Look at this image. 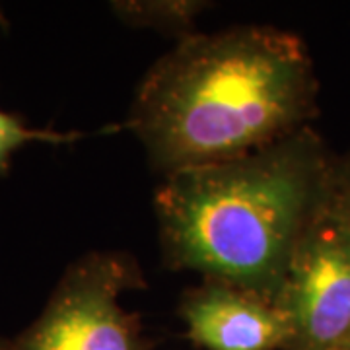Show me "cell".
<instances>
[{"label":"cell","mask_w":350,"mask_h":350,"mask_svg":"<svg viewBox=\"0 0 350 350\" xmlns=\"http://www.w3.org/2000/svg\"><path fill=\"white\" fill-rule=\"evenodd\" d=\"M78 138H80L78 133H59V131L27 126L18 117L0 109V174L8 167L14 154L29 142L63 144Z\"/></svg>","instance_id":"7"},{"label":"cell","mask_w":350,"mask_h":350,"mask_svg":"<svg viewBox=\"0 0 350 350\" xmlns=\"http://www.w3.org/2000/svg\"><path fill=\"white\" fill-rule=\"evenodd\" d=\"M342 350H350V338H349V342L345 345V349H342Z\"/></svg>","instance_id":"9"},{"label":"cell","mask_w":350,"mask_h":350,"mask_svg":"<svg viewBox=\"0 0 350 350\" xmlns=\"http://www.w3.org/2000/svg\"><path fill=\"white\" fill-rule=\"evenodd\" d=\"M187 337L206 350H284L290 329L271 298L220 280H204L181 301Z\"/></svg>","instance_id":"5"},{"label":"cell","mask_w":350,"mask_h":350,"mask_svg":"<svg viewBox=\"0 0 350 350\" xmlns=\"http://www.w3.org/2000/svg\"><path fill=\"white\" fill-rule=\"evenodd\" d=\"M276 304L284 350H342L350 338V191L335 183L294 253Z\"/></svg>","instance_id":"3"},{"label":"cell","mask_w":350,"mask_h":350,"mask_svg":"<svg viewBox=\"0 0 350 350\" xmlns=\"http://www.w3.org/2000/svg\"><path fill=\"white\" fill-rule=\"evenodd\" d=\"M113 14L126 25L150 27L181 39L193 36V24L206 2L200 0H125L111 2Z\"/></svg>","instance_id":"6"},{"label":"cell","mask_w":350,"mask_h":350,"mask_svg":"<svg viewBox=\"0 0 350 350\" xmlns=\"http://www.w3.org/2000/svg\"><path fill=\"white\" fill-rule=\"evenodd\" d=\"M312 59L292 33L238 25L179 39L144 76L126 129L163 175L238 158L300 129Z\"/></svg>","instance_id":"1"},{"label":"cell","mask_w":350,"mask_h":350,"mask_svg":"<svg viewBox=\"0 0 350 350\" xmlns=\"http://www.w3.org/2000/svg\"><path fill=\"white\" fill-rule=\"evenodd\" d=\"M133 276L121 255H88L63 276L38 321L0 350H148L138 319L121 304Z\"/></svg>","instance_id":"4"},{"label":"cell","mask_w":350,"mask_h":350,"mask_svg":"<svg viewBox=\"0 0 350 350\" xmlns=\"http://www.w3.org/2000/svg\"><path fill=\"white\" fill-rule=\"evenodd\" d=\"M335 175L308 126L238 158L163 175L154 208L165 257L276 301Z\"/></svg>","instance_id":"2"},{"label":"cell","mask_w":350,"mask_h":350,"mask_svg":"<svg viewBox=\"0 0 350 350\" xmlns=\"http://www.w3.org/2000/svg\"><path fill=\"white\" fill-rule=\"evenodd\" d=\"M337 174L340 183L350 191V162L345 163V165H337Z\"/></svg>","instance_id":"8"}]
</instances>
